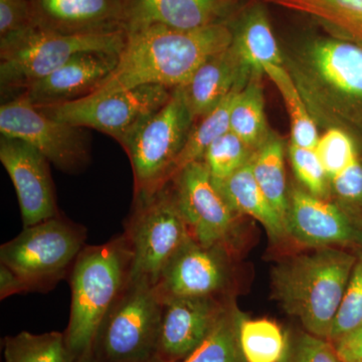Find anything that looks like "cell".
Listing matches in <instances>:
<instances>
[{
	"instance_id": "obj_1",
	"label": "cell",
	"mask_w": 362,
	"mask_h": 362,
	"mask_svg": "<svg viewBox=\"0 0 362 362\" xmlns=\"http://www.w3.org/2000/svg\"><path fill=\"white\" fill-rule=\"evenodd\" d=\"M232 42L228 23L189 30L150 25L126 32L115 70L87 97L144 85L182 87L206 59L225 51Z\"/></svg>"
},
{
	"instance_id": "obj_2",
	"label": "cell",
	"mask_w": 362,
	"mask_h": 362,
	"mask_svg": "<svg viewBox=\"0 0 362 362\" xmlns=\"http://www.w3.org/2000/svg\"><path fill=\"white\" fill-rule=\"evenodd\" d=\"M284 59L317 126L341 128L362 139V47L317 37Z\"/></svg>"
},
{
	"instance_id": "obj_3",
	"label": "cell",
	"mask_w": 362,
	"mask_h": 362,
	"mask_svg": "<svg viewBox=\"0 0 362 362\" xmlns=\"http://www.w3.org/2000/svg\"><path fill=\"white\" fill-rule=\"evenodd\" d=\"M357 257L342 247H321L287 257L271 273L272 296L305 330L330 340Z\"/></svg>"
},
{
	"instance_id": "obj_4",
	"label": "cell",
	"mask_w": 362,
	"mask_h": 362,
	"mask_svg": "<svg viewBox=\"0 0 362 362\" xmlns=\"http://www.w3.org/2000/svg\"><path fill=\"white\" fill-rule=\"evenodd\" d=\"M133 252L126 235L86 245L70 274L71 303L65 334L74 361L92 349L107 312L129 283Z\"/></svg>"
},
{
	"instance_id": "obj_5",
	"label": "cell",
	"mask_w": 362,
	"mask_h": 362,
	"mask_svg": "<svg viewBox=\"0 0 362 362\" xmlns=\"http://www.w3.org/2000/svg\"><path fill=\"white\" fill-rule=\"evenodd\" d=\"M126 42L125 30L65 35L32 26L0 40L1 93L23 92L82 52L120 54Z\"/></svg>"
},
{
	"instance_id": "obj_6",
	"label": "cell",
	"mask_w": 362,
	"mask_h": 362,
	"mask_svg": "<svg viewBox=\"0 0 362 362\" xmlns=\"http://www.w3.org/2000/svg\"><path fill=\"white\" fill-rule=\"evenodd\" d=\"M87 228L63 214L23 228L0 247V264L23 281L28 292H47L71 274L86 246Z\"/></svg>"
},
{
	"instance_id": "obj_7",
	"label": "cell",
	"mask_w": 362,
	"mask_h": 362,
	"mask_svg": "<svg viewBox=\"0 0 362 362\" xmlns=\"http://www.w3.org/2000/svg\"><path fill=\"white\" fill-rule=\"evenodd\" d=\"M162 307L156 284L130 278L98 329L95 362H142L156 356Z\"/></svg>"
},
{
	"instance_id": "obj_8",
	"label": "cell",
	"mask_w": 362,
	"mask_h": 362,
	"mask_svg": "<svg viewBox=\"0 0 362 362\" xmlns=\"http://www.w3.org/2000/svg\"><path fill=\"white\" fill-rule=\"evenodd\" d=\"M195 121L180 88L168 103L121 143L129 158L134 199H146L170 181L181 150Z\"/></svg>"
},
{
	"instance_id": "obj_9",
	"label": "cell",
	"mask_w": 362,
	"mask_h": 362,
	"mask_svg": "<svg viewBox=\"0 0 362 362\" xmlns=\"http://www.w3.org/2000/svg\"><path fill=\"white\" fill-rule=\"evenodd\" d=\"M123 233L133 252L131 279H146L153 284L192 237L168 183L151 197L133 199Z\"/></svg>"
},
{
	"instance_id": "obj_10",
	"label": "cell",
	"mask_w": 362,
	"mask_h": 362,
	"mask_svg": "<svg viewBox=\"0 0 362 362\" xmlns=\"http://www.w3.org/2000/svg\"><path fill=\"white\" fill-rule=\"evenodd\" d=\"M173 93V89L163 86L144 85L107 96L85 97L37 108L54 120L99 131L121 144L149 117L160 110Z\"/></svg>"
},
{
	"instance_id": "obj_11",
	"label": "cell",
	"mask_w": 362,
	"mask_h": 362,
	"mask_svg": "<svg viewBox=\"0 0 362 362\" xmlns=\"http://www.w3.org/2000/svg\"><path fill=\"white\" fill-rule=\"evenodd\" d=\"M0 133L28 143L66 173H81L90 161V140L84 128L45 115L21 93L0 107Z\"/></svg>"
},
{
	"instance_id": "obj_12",
	"label": "cell",
	"mask_w": 362,
	"mask_h": 362,
	"mask_svg": "<svg viewBox=\"0 0 362 362\" xmlns=\"http://www.w3.org/2000/svg\"><path fill=\"white\" fill-rule=\"evenodd\" d=\"M168 185L197 242L238 251L240 216L221 194L204 161L185 166Z\"/></svg>"
},
{
	"instance_id": "obj_13",
	"label": "cell",
	"mask_w": 362,
	"mask_h": 362,
	"mask_svg": "<svg viewBox=\"0 0 362 362\" xmlns=\"http://www.w3.org/2000/svg\"><path fill=\"white\" fill-rule=\"evenodd\" d=\"M235 254L220 245L204 246L190 237L169 259L157 288L162 296L233 297Z\"/></svg>"
},
{
	"instance_id": "obj_14",
	"label": "cell",
	"mask_w": 362,
	"mask_h": 362,
	"mask_svg": "<svg viewBox=\"0 0 362 362\" xmlns=\"http://www.w3.org/2000/svg\"><path fill=\"white\" fill-rule=\"evenodd\" d=\"M0 162L13 181L23 228L58 216L49 161L28 143L0 138Z\"/></svg>"
},
{
	"instance_id": "obj_15",
	"label": "cell",
	"mask_w": 362,
	"mask_h": 362,
	"mask_svg": "<svg viewBox=\"0 0 362 362\" xmlns=\"http://www.w3.org/2000/svg\"><path fill=\"white\" fill-rule=\"evenodd\" d=\"M156 356L180 362L204 342L233 297L162 296Z\"/></svg>"
},
{
	"instance_id": "obj_16",
	"label": "cell",
	"mask_w": 362,
	"mask_h": 362,
	"mask_svg": "<svg viewBox=\"0 0 362 362\" xmlns=\"http://www.w3.org/2000/svg\"><path fill=\"white\" fill-rule=\"evenodd\" d=\"M285 226L289 239L308 249L343 247L362 240L358 226L337 202L300 187L288 194Z\"/></svg>"
},
{
	"instance_id": "obj_17",
	"label": "cell",
	"mask_w": 362,
	"mask_h": 362,
	"mask_svg": "<svg viewBox=\"0 0 362 362\" xmlns=\"http://www.w3.org/2000/svg\"><path fill=\"white\" fill-rule=\"evenodd\" d=\"M242 0H124L125 32L150 25L197 30L228 23Z\"/></svg>"
},
{
	"instance_id": "obj_18",
	"label": "cell",
	"mask_w": 362,
	"mask_h": 362,
	"mask_svg": "<svg viewBox=\"0 0 362 362\" xmlns=\"http://www.w3.org/2000/svg\"><path fill=\"white\" fill-rule=\"evenodd\" d=\"M118 54L82 52L21 94L37 107L68 103L89 96L115 70Z\"/></svg>"
},
{
	"instance_id": "obj_19",
	"label": "cell",
	"mask_w": 362,
	"mask_h": 362,
	"mask_svg": "<svg viewBox=\"0 0 362 362\" xmlns=\"http://www.w3.org/2000/svg\"><path fill=\"white\" fill-rule=\"evenodd\" d=\"M33 25L65 35L125 30L124 0H30Z\"/></svg>"
},
{
	"instance_id": "obj_20",
	"label": "cell",
	"mask_w": 362,
	"mask_h": 362,
	"mask_svg": "<svg viewBox=\"0 0 362 362\" xmlns=\"http://www.w3.org/2000/svg\"><path fill=\"white\" fill-rule=\"evenodd\" d=\"M252 71L232 45L206 59L187 84L180 87L194 121L213 111L233 90L243 89Z\"/></svg>"
},
{
	"instance_id": "obj_21",
	"label": "cell",
	"mask_w": 362,
	"mask_h": 362,
	"mask_svg": "<svg viewBox=\"0 0 362 362\" xmlns=\"http://www.w3.org/2000/svg\"><path fill=\"white\" fill-rule=\"evenodd\" d=\"M228 23L233 32L232 47L252 70L263 71L266 64L285 65L284 54L263 4H252Z\"/></svg>"
},
{
	"instance_id": "obj_22",
	"label": "cell",
	"mask_w": 362,
	"mask_h": 362,
	"mask_svg": "<svg viewBox=\"0 0 362 362\" xmlns=\"http://www.w3.org/2000/svg\"><path fill=\"white\" fill-rule=\"evenodd\" d=\"M233 211L240 216H251L265 228L273 244L289 239L281 218L252 175L251 161L221 182H216Z\"/></svg>"
},
{
	"instance_id": "obj_23",
	"label": "cell",
	"mask_w": 362,
	"mask_h": 362,
	"mask_svg": "<svg viewBox=\"0 0 362 362\" xmlns=\"http://www.w3.org/2000/svg\"><path fill=\"white\" fill-rule=\"evenodd\" d=\"M304 14L323 26L331 37L362 47V0H265Z\"/></svg>"
},
{
	"instance_id": "obj_24",
	"label": "cell",
	"mask_w": 362,
	"mask_h": 362,
	"mask_svg": "<svg viewBox=\"0 0 362 362\" xmlns=\"http://www.w3.org/2000/svg\"><path fill=\"white\" fill-rule=\"evenodd\" d=\"M254 71L249 82L238 93L230 115V130L256 151L270 137L265 113L262 76Z\"/></svg>"
},
{
	"instance_id": "obj_25",
	"label": "cell",
	"mask_w": 362,
	"mask_h": 362,
	"mask_svg": "<svg viewBox=\"0 0 362 362\" xmlns=\"http://www.w3.org/2000/svg\"><path fill=\"white\" fill-rule=\"evenodd\" d=\"M251 166L262 192L285 223L289 190L286 180L285 145L282 139L271 133L266 142L255 151Z\"/></svg>"
},
{
	"instance_id": "obj_26",
	"label": "cell",
	"mask_w": 362,
	"mask_h": 362,
	"mask_svg": "<svg viewBox=\"0 0 362 362\" xmlns=\"http://www.w3.org/2000/svg\"><path fill=\"white\" fill-rule=\"evenodd\" d=\"M245 315L233 299L204 342L180 362H247L240 340Z\"/></svg>"
},
{
	"instance_id": "obj_27",
	"label": "cell",
	"mask_w": 362,
	"mask_h": 362,
	"mask_svg": "<svg viewBox=\"0 0 362 362\" xmlns=\"http://www.w3.org/2000/svg\"><path fill=\"white\" fill-rule=\"evenodd\" d=\"M262 70L276 86L284 101L289 114L292 144L303 148L315 149L320 137L317 129L318 126L307 108L291 74L285 65L266 64L262 66Z\"/></svg>"
},
{
	"instance_id": "obj_28",
	"label": "cell",
	"mask_w": 362,
	"mask_h": 362,
	"mask_svg": "<svg viewBox=\"0 0 362 362\" xmlns=\"http://www.w3.org/2000/svg\"><path fill=\"white\" fill-rule=\"evenodd\" d=\"M240 90L242 89L233 90L218 106L199 120V124L194 125L188 136L187 141L175 162L170 180L185 166L194 162L202 161L211 143L230 131V110H232L233 101Z\"/></svg>"
},
{
	"instance_id": "obj_29",
	"label": "cell",
	"mask_w": 362,
	"mask_h": 362,
	"mask_svg": "<svg viewBox=\"0 0 362 362\" xmlns=\"http://www.w3.org/2000/svg\"><path fill=\"white\" fill-rule=\"evenodd\" d=\"M6 362H74L65 333L59 331L33 334L21 331L4 341Z\"/></svg>"
},
{
	"instance_id": "obj_30",
	"label": "cell",
	"mask_w": 362,
	"mask_h": 362,
	"mask_svg": "<svg viewBox=\"0 0 362 362\" xmlns=\"http://www.w3.org/2000/svg\"><path fill=\"white\" fill-rule=\"evenodd\" d=\"M240 340L247 362H279L286 346V332L268 319H249L240 326Z\"/></svg>"
},
{
	"instance_id": "obj_31",
	"label": "cell",
	"mask_w": 362,
	"mask_h": 362,
	"mask_svg": "<svg viewBox=\"0 0 362 362\" xmlns=\"http://www.w3.org/2000/svg\"><path fill=\"white\" fill-rule=\"evenodd\" d=\"M254 153V149L230 130L211 143L202 161L214 182H221L249 163Z\"/></svg>"
},
{
	"instance_id": "obj_32",
	"label": "cell",
	"mask_w": 362,
	"mask_h": 362,
	"mask_svg": "<svg viewBox=\"0 0 362 362\" xmlns=\"http://www.w3.org/2000/svg\"><path fill=\"white\" fill-rule=\"evenodd\" d=\"M357 139L341 128H328L320 135L315 151L329 180L361 158Z\"/></svg>"
},
{
	"instance_id": "obj_33",
	"label": "cell",
	"mask_w": 362,
	"mask_h": 362,
	"mask_svg": "<svg viewBox=\"0 0 362 362\" xmlns=\"http://www.w3.org/2000/svg\"><path fill=\"white\" fill-rule=\"evenodd\" d=\"M279 362H342L330 340L306 330L286 332V346Z\"/></svg>"
},
{
	"instance_id": "obj_34",
	"label": "cell",
	"mask_w": 362,
	"mask_h": 362,
	"mask_svg": "<svg viewBox=\"0 0 362 362\" xmlns=\"http://www.w3.org/2000/svg\"><path fill=\"white\" fill-rule=\"evenodd\" d=\"M289 156L293 171L305 190L317 197L329 199V177L319 160L315 149L303 148L290 143Z\"/></svg>"
},
{
	"instance_id": "obj_35",
	"label": "cell",
	"mask_w": 362,
	"mask_h": 362,
	"mask_svg": "<svg viewBox=\"0 0 362 362\" xmlns=\"http://www.w3.org/2000/svg\"><path fill=\"white\" fill-rule=\"evenodd\" d=\"M362 327V256L357 258L346 292L340 305L330 341L335 343Z\"/></svg>"
},
{
	"instance_id": "obj_36",
	"label": "cell",
	"mask_w": 362,
	"mask_h": 362,
	"mask_svg": "<svg viewBox=\"0 0 362 362\" xmlns=\"http://www.w3.org/2000/svg\"><path fill=\"white\" fill-rule=\"evenodd\" d=\"M331 194L350 218L362 213V160L357 159L330 180ZM356 223V221H354Z\"/></svg>"
},
{
	"instance_id": "obj_37",
	"label": "cell",
	"mask_w": 362,
	"mask_h": 362,
	"mask_svg": "<svg viewBox=\"0 0 362 362\" xmlns=\"http://www.w3.org/2000/svg\"><path fill=\"white\" fill-rule=\"evenodd\" d=\"M33 25L30 0H0V40Z\"/></svg>"
},
{
	"instance_id": "obj_38",
	"label": "cell",
	"mask_w": 362,
	"mask_h": 362,
	"mask_svg": "<svg viewBox=\"0 0 362 362\" xmlns=\"http://www.w3.org/2000/svg\"><path fill=\"white\" fill-rule=\"evenodd\" d=\"M333 344L342 362H362V327Z\"/></svg>"
},
{
	"instance_id": "obj_39",
	"label": "cell",
	"mask_w": 362,
	"mask_h": 362,
	"mask_svg": "<svg viewBox=\"0 0 362 362\" xmlns=\"http://www.w3.org/2000/svg\"><path fill=\"white\" fill-rule=\"evenodd\" d=\"M23 293H28L23 281L8 267L0 264V299L4 300Z\"/></svg>"
},
{
	"instance_id": "obj_40",
	"label": "cell",
	"mask_w": 362,
	"mask_h": 362,
	"mask_svg": "<svg viewBox=\"0 0 362 362\" xmlns=\"http://www.w3.org/2000/svg\"><path fill=\"white\" fill-rule=\"evenodd\" d=\"M74 362H95L94 356H93L92 349L86 351L83 356L78 357V359H76Z\"/></svg>"
},
{
	"instance_id": "obj_41",
	"label": "cell",
	"mask_w": 362,
	"mask_h": 362,
	"mask_svg": "<svg viewBox=\"0 0 362 362\" xmlns=\"http://www.w3.org/2000/svg\"><path fill=\"white\" fill-rule=\"evenodd\" d=\"M142 362H164L162 361L160 358H158L157 356L152 357V358L148 359V361H145Z\"/></svg>"
}]
</instances>
